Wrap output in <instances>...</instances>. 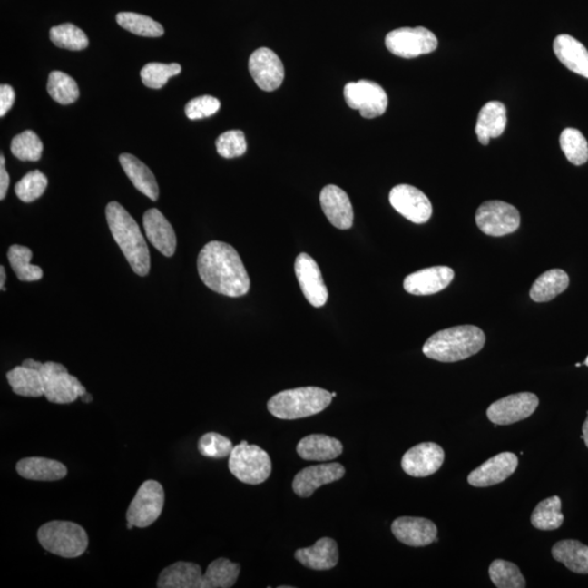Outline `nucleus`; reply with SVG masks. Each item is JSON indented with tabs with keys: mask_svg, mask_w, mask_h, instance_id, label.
Instances as JSON below:
<instances>
[{
	"mask_svg": "<svg viewBox=\"0 0 588 588\" xmlns=\"http://www.w3.org/2000/svg\"><path fill=\"white\" fill-rule=\"evenodd\" d=\"M7 380L15 395L29 397L44 396L42 373L35 359L27 358L20 367L9 370Z\"/></svg>",
	"mask_w": 588,
	"mask_h": 588,
	"instance_id": "5701e85b",
	"label": "nucleus"
},
{
	"mask_svg": "<svg viewBox=\"0 0 588 588\" xmlns=\"http://www.w3.org/2000/svg\"><path fill=\"white\" fill-rule=\"evenodd\" d=\"M158 588H201L203 573L199 564L178 561L161 572Z\"/></svg>",
	"mask_w": 588,
	"mask_h": 588,
	"instance_id": "a878e982",
	"label": "nucleus"
},
{
	"mask_svg": "<svg viewBox=\"0 0 588 588\" xmlns=\"http://www.w3.org/2000/svg\"><path fill=\"white\" fill-rule=\"evenodd\" d=\"M320 205L324 214L335 226L341 230H347L353 225L354 212L348 194L337 185H326L321 190Z\"/></svg>",
	"mask_w": 588,
	"mask_h": 588,
	"instance_id": "412c9836",
	"label": "nucleus"
},
{
	"mask_svg": "<svg viewBox=\"0 0 588 588\" xmlns=\"http://www.w3.org/2000/svg\"><path fill=\"white\" fill-rule=\"evenodd\" d=\"M5 267L0 266V289H2V291H5Z\"/></svg>",
	"mask_w": 588,
	"mask_h": 588,
	"instance_id": "3c124183",
	"label": "nucleus"
},
{
	"mask_svg": "<svg viewBox=\"0 0 588 588\" xmlns=\"http://www.w3.org/2000/svg\"><path fill=\"white\" fill-rule=\"evenodd\" d=\"M584 364L588 367V357L586 358Z\"/></svg>",
	"mask_w": 588,
	"mask_h": 588,
	"instance_id": "5fc2aeb1",
	"label": "nucleus"
},
{
	"mask_svg": "<svg viewBox=\"0 0 588 588\" xmlns=\"http://www.w3.org/2000/svg\"><path fill=\"white\" fill-rule=\"evenodd\" d=\"M490 580L498 588H524L526 582L524 576L514 564L503 559L493 561L489 566Z\"/></svg>",
	"mask_w": 588,
	"mask_h": 588,
	"instance_id": "4c0bfd02",
	"label": "nucleus"
},
{
	"mask_svg": "<svg viewBox=\"0 0 588 588\" xmlns=\"http://www.w3.org/2000/svg\"><path fill=\"white\" fill-rule=\"evenodd\" d=\"M228 466L234 477L249 485L264 483L271 473L270 455L260 446L249 445L245 440L234 446Z\"/></svg>",
	"mask_w": 588,
	"mask_h": 588,
	"instance_id": "423d86ee",
	"label": "nucleus"
},
{
	"mask_svg": "<svg viewBox=\"0 0 588 588\" xmlns=\"http://www.w3.org/2000/svg\"><path fill=\"white\" fill-rule=\"evenodd\" d=\"M390 204L403 217L414 223H425L433 214V206L421 190L408 184H399L391 190Z\"/></svg>",
	"mask_w": 588,
	"mask_h": 588,
	"instance_id": "ddd939ff",
	"label": "nucleus"
},
{
	"mask_svg": "<svg viewBox=\"0 0 588 588\" xmlns=\"http://www.w3.org/2000/svg\"><path fill=\"white\" fill-rule=\"evenodd\" d=\"M5 162L4 155L0 156V200H5L10 183L9 174L5 171Z\"/></svg>",
	"mask_w": 588,
	"mask_h": 588,
	"instance_id": "09e8293b",
	"label": "nucleus"
},
{
	"mask_svg": "<svg viewBox=\"0 0 588 588\" xmlns=\"http://www.w3.org/2000/svg\"><path fill=\"white\" fill-rule=\"evenodd\" d=\"M118 24L135 35L144 37H160L163 35V27L150 16L135 13H119Z\"/></svg>",
	"mask_w": 588,
	"mask_h": 588,
	"instance_id": "58836bf2",
	"label": "nucleus"
},
{
	"mask_svg": "<svg viewBox=\"0 0 588 588\" xmlns=\"http://www.w3.org/2000/svg\"><path fill=\"white\" fill-rule=\"evenodd\" d=\"M506 109L503 103L493 101L485 105L478 113L475 132L483 145H488L490 139L499 138L505 132Z\"/></svg>",
	"mask_w": 588,
	"mask_h": 588,
	"instance_id": "c85d7f7f",
	"label": "nucleus"
},
{
	"mask_svg": "<svg viewBox=\"0 0 588 588\" xmlns=\"http://www.w3.org/2000/svg\"><path fill=\"white\" fill-rule=\"evenodd\" d=\"M554 52L566 68L588 79V51L576 38L561 34L554 38Z\"/></svg>",
	"mask_w": 588,
	"mask_h": 588,
	"instance_id": "cd10ccee",
	"label": "nucleus"
},
{
	"mask_svg": "<svg viewBox=\"0 0 588 588\" xmlns=\"http://www.w3.org/2000/svg\"><path fill=\"white\" fill-rule=\"evenodd\" d=\"M581 365H582L581 363H576L575 367H576V368H580Z\"/></svg>",
	"mask_w": 588,
	"mask_h": 588,
	"instance_id": "6e6d98bb",
	"label": "nucleus"
},
{
	"mask_svg": "<svg viewBox=\"0 0 588 588\" xmlns=\"http://www.w3.org/2000/svg\"><path fill=\"white\" fill-rule=\"evenodd\" d=\"M119 161L134 187L146 195L147 198L156 201L158 195H160V189H158L155 176L151 172V169L144 162H142L139 158L127 154V152L120 155Z\"/></svg>",
	"mask_w": 588,
	"mask_h": 588,
	"instance_id": "c756f323",
	"label": "nucleus"
},
{
	"mask_svg": "<svg viewBox=\"0 0 588 588\" xmlns=\"http://www.w3.org/2000/svg\"><path fill=\"white\" fill-rule=\"evenodd\" d=\"M455 278V271L446 266H434L406 277L403 288L414 296H430L444 290Z\"/></svg>",
	"mask_w": 588,
	"mask_h": 588,
	"instance_id": "aec40b11",
	"label": "nucleus"
},
{
	"mask_svg": "<svg viewBox=\"0 0 588 588\" xmlns=\"http://www.w3.org/2000/svg\"><path fill=\"white\" fill-rule=\"evenodd\" d=\"M294 558L309 569L325 571L335 568L339 561V552L334 539L323 537L312 547L298 549Z\"/></svg>",
	"mask_w": 588,
	"mask_h": 588,
	"instance_id": "b1692460",
	"label": "nucleus"
},
{
	"mask_svg": "<svg viewBox=\"0 0 588 588\" xmlns=\"http://www.w3.org/2000/svg\"><path fill=\"white\" fill-rule=\"evenodd\" d=\"M343 94L348 106L358 111L367 119L381 116L388 106V96L385 90L373 81L350 82L345 86Z\"/></svg>",
	"mask_w": 588,
	"mask_h": 588,
	"instance_id": "9b49d317",
	"label": "nucleus"
},
{
	"mask_svg": "<svg viewBox=\"0 0 588 588\" xmlns=\"http://www.w3.org/2000/svg\"><path fill=\"white\" fill-rule=\"evenodd\" d=\"M582 430H583L582 439H584L585 445L588 448V414H587L586 421L584 422V424H583Z\"/></svg>",
	"mask_w": 588,
	"mask_h": 588,
	"instance_id": "8fccbe9b",
	"label": "nucleus"
},
{
	"mask_svg": "<svg viewBox=\"0 0 588 588\" xmlns=\"http://www.w3.org/2000/svg\"><path fill=\"white\" fill-rule=\"evenodd\" d=\"M331 396H332V397H336V392H331Z\"/></svg>",
	"mask_w": 588,
	"mask_h": 588,
	"instance_id": "4d7b16f0",
	"label": "nucleus"
},
{
	"mask_svg": "<svg viewBox=\"0 0 588 588\" xmlns=\"http://www.w3.org/2000/svg\"><path fill=\"white\" fill-rule=\"evenodd\" d=\"M345 474L346 468L340 463H324V465L305 467L293 478V492L299 497H310L316 489L339 481Z\"/></svg>",
	"mask_w": 588,
	"mask_h": 588,
	"instance_id": "f3484780",
	"label": "nucleus"
},
{
	"mask_svg": "<svg viewBox=\"0 0 588 588\" xmlns=\"http://www.w3.org/2000/svg\"><path fill=\"white\" fill-rule=\"evenodd\" d=\"M561 150L566 158L575 166L584 165L588 161V143L581 131L566 128L560 135Z\"/></svg>",
	"mask_w": 588,
	"mask_h": 588,
	"instance_id": "e433bc0d",
	"label": "nucleus"
},
{
	"mask_svg": "<svg viewBox=\"0 0 588 588\" xmlns=\"http://www.w3.org/2000/svg\"><path fill=\"white\" fill-rule=\"evenodd\" d=\"M569 276L563 270H550L539 276L533 283L530 296L533 301H552L569 287Z\"/></svg>",
	"mask_w": 588,
	"mask_h": 588,
	"instance_id": "2f4dec72",
	"label": "nucleus"
},
{
	"mask_svg": "<svg viewBox=\"0 0 588 588\" xmlns=\"http://www.w3.org/2000/svg\"><path fill=\"white\" fill-rule=\"evenodd\" d=\"M386 47L401 58H416L436 51L437 37L426 27H400L387 34Z\"/></svg>",
	"mask_w": 588,
	"mask_h": 588,
	"instance_id": "1a4fd4ad",
	"label": "nucleus"
},
{
	"mask_svg": "<svg viewBox=\"0 0 588 588\" xmlns=\"http://www.w3.org/2000/svg\"><path fill=\"white\" fill-rule=\"evenodd\" d=\"M241 565L227 558H218L207 566L201 588H230L238 580Z\"/></svg>",
	"mask_w": 588,
	"mask_h": 588,
	"instance_id": "473e14b6",
	"label": "nucleus"
},
{
	"mask_svg": "<svg viewBox=\"0 0 588 588\" xmlns=\"http://www.w3.org/2000/svg\"><path fill=\"white\" fill-rule=\"evenodd\" d=\"M475 220L487 236L503 237L519 229L521 216L514 205L503 201H487L478 207Z\"/></svg>",
	"mask_w": 588,
	"mask_h": 588,
	"instance_id": "9d476101",
	"label": "nucleus"
},
{
	"mask_svg": "<svg viewBox=\"0 0 588 588\" xmlns=\"http://www.w3.org/2000/svg\"><path fill=\"white\" fill-rule=\"evenodd\" d=\"M180 73H181V65L179 64L151 63L141 70V78L145 86L160 90L166 85L169 79Z\"/></svg>",
	"mask_w": 588,
	"mask_h": 588,
	"instance_id": "79ce46f5",
	"label": "nucleus"
},
{
	"mask_svg": "<svg viewBox=\"0 0 588 588\" xmlns=\"http://www.w3.org/2000/svg\"><path fill=\"white\" fill-rule=\"evenodd\" d=\"M553 557L558 563L564 564L576 574H588V546L575 541L564 539L554 544L552 550Z\"/></svg>",
	"mask_w": 588,
	"mask_h": 588,
	"instance_id": "7c9ffc66",
	"label": "nucleus"
},
{
	"mask_svg": "<svg viewBox=\"0 0 588 588\" xmlns=\"http://www.w3.org/2000/svg\"><path fill=\"white\" fill-rule=\"evenodd\" d=\"M48 94L54 102L62 105H69L78 100L80 95L79 86L76 82L62 71H53L49 74L47 83Z\"/></svg>",
	"mask_w": 588,
	"mask_h": 588,
	"instance_id": "c9c22d12",
	"label": "nucleus"
},
{
	"mask_svg": "<svg viewBox=\"0 0 588 588\" xmlns=\"http://www.w3.org/2000/svg\"><path fill=\"white\" fill-rule=\"evenodd\" d=\"M43 143L35 132L26 130L11 142V152L22 162H37L41 160Z\"/></svg>",
	"mask_w": 588,
	"mask_h": 588,
	"instance_id": "a19ab883",
	"label": "nucleus"
},
{
	"mask_svg": "<svg viewBox=\"0 0 588 588\" xmlns=\"http://www.w3.org/2000/svg\"><path fill=\"white\" fill-rule=\"evenodd\" d=\"M233 448L230 439L214 432L201 436L198 444L200 454L211 459H223L230 456Z\"/></svg>",
	"mask_w": 588,
	"mask_h": 588,
	"instance_id": "c03bdc74",
	"label": "nucleus"
},
{
	"mask_svg": "<svg viewBox=\"0 0 588 588\" xmlns=\"http://www.w3.org/2000/svg\"><path fill=\"white\" fill-rule=\"evenodd\" d=\"M294 270H296L299 287H301L309 303L315 308L324 307L328 299V290H327L318 263L309 254L301 253L298 255Z\"/></svg>",
	"mask_w": 588,
	"mask_h": 588,
	"instance_id": "dca6fc26",
	"label": "nucleus"
},
{
	"mask_svg": "<svg viewBox=\"0 0 588 588\" xmlns=\"http://www.w3.org/2000/svg\"><path fill=\"white\" fill-rule=\"evenodd\" d=\"M445 461V451L435 443H422L412 446L402 456L401 466L407 475L427 477L439 470Z\"/></svg>",
	"mask_w": 588,
	"mask_h": 588,
	"instance_id": "2eb2a0df",
	"label": "nucleus"
},
{
	"mask_svg": "<svg viewBox=\"0 0 588 588\" xmlns=\"http://www.w3.org/2000/svg\"><path fill=\"white\" fill-rule=\"evenodd\" d=\"M519 466L517 456L512 452H501V454L490 457L470 473L467 477L468 484L473 487H490L494 485L503 483L509 478Z\"/></svg>",
	"mask_w": 588,
	"mask_h": 588,
	"instance_id": "a211bd4d",
	"label": "nucleus"
},
{
	"mask_svg": "<svg viewBox=\"0 0 588 588\" xmlns=\"http://www.w3.org/2000/svg\"><path fill=\"white\" fill-rule=\"evenodd\" d=\"M330 392L318 387L283 390L270 397L267 408L280 419H298L316 416L330 406Z\"/></svg>",
	"mask_w": 588,
	"mask_h": 588,
	"instance_id": "20e7f679",
	"label": "nucleus"
},
{
	"mask_svg": "<svg viewBox=\"0 0 588 588\" xmlns=\"http://www.w3.org/2000/svg\"><path fill=\"white\" fill-rule=\"evenodd\" d=\"M201 281L211 290L226 297H243L250 280L236 249L225 242L211 241L201 249L198 259Z\"/></svg>",
	"mask_w": 588,
	"mask_h": 588,
	"instance_id": "f257e3e1",
	"label": "nucleus"
},
{
	"mask_svg": "<svg viewBox=\"0 0 588 588\" xmlns=\"http://www.w3.org/2000/svg\"><path fill=\"white\" fill-rule=\"evenodd\" d=\"M82 400H83L84 402H91L92 401V396H90L89 394H86L83 397H82Z\"/></svg>",
	"mask_w": 588,
	"mask_h": 588,
	"instance_id": "603ef678",
	"label": "nucleus"
},
{
	"mask_svg": "<svg viewBox=\"0 0 588 588\" xmlns=\"http://www.w3.org/2000/svg\"><path fill=\"white\" fill-rule=\"evenodd\" d=\"M32 250L24 245H11L8 250V260L11 269L21 281H37L43 277L40 266L31 264Z\"/></svg>",
	"mask_w": 588,
	"mask_h": 588,
	"instance_id": "f704fd0d",
	"label": "nucleus"
},
{
	"mask_svg": "<svg viewBox=\"0 0 588 588\" xmlns=\"http://www.w3.org/2000/svg\"><path fill=\"white\" fill-rule=\"evenodd\" d=\"M48 185L45 174L40 171L30 172L15 184L16 196L24 203L40 199Z\"/></svg>",
	"mask_w": 588,
	"mask_h": 588,
	"instance_id": "37998d69",
	"label": "nucleus"
},
{
	"mask_svg": "<svg viewBox=\"0 0 588 588\" xmlns=\"http://www.w3.org/2000/svg\"><path fill=\"white\" fill-rule=\"evenodd\" d=\"M15 91L8 84L0 86V117H4L13 107L15 103Z\"/></svg>",
	"mask_w": 588,
	"mask_h": 588,
	"instance_id": "de8ad7c7",
	"label": "nucleus"
},
{
	"mask_svg": "<svg viewBox=\"0 0 588 588\" xmlns=\"http://www.w3.org/2000/svg\"><path fill=\"white\" fill-rule=\"evenodd\" d=\"M15 470L21 477L37 482H57L68 475V468L62 462L40 456L21 459Z\"/></svg>",
	"mask_w": 588,
	"mask_h": 588,
	"instance_id": "393cba45",
	"label": "nucleus"
},
{
	"mask_svg": "<svg viewBox=\"0 0 588 588\" xmlns=\"http://www.w3.org/2000/svg\"><path fill=\"white\" fill-rule=\"evenodd\" d=\"M397 541L411 547H425L437 538V526L424 517L401 516L391 524Z\"/></svg>",
	"mask_w": 588,
	"mask_h": 588,
	"instance_id": "6ab92c4d",
	"label": "nucleus"
},
{
	"mask_svg": "<svg viewBox=\"0 0 588 588\" xmlns=\"http://www.w3.org/2000/svg\"><path fill=\"white\" fill-rule=\"evenodd\" d=\"M486 337L476 326L451 327L436 332L425 342L423 353L435 361L452 363L475 356L482 350Z\"/></svg>",
	"mask_w": 588,
	"mask_h": 588,
	"instance_id": "7ed1b4c3",
	"label": "nucleus"
},
{
	"mask_svg": "<svg viewBox=\"0 0 588 588\" xmlns=\"http://www.w3.org/2000/svg\"><path fill=\"white\" fill-rule=\"evenodd\" d=\"M343 446L340 440L323 434L309 435L299 440L297 452L299 457L307 461H331L342 454Z\"/></svg>",
	"mask_w": 588,
	"mask_h": 588,
	"instance_id": "bb28decb",
	"label": "nucleus"
},
{
	"mask_svg": "<svg viewBox=\"0 0 588 588\" xmlns=\"http://www.w3.org/2000/svg\"><path fill=\"white\" fill-rule=\"evenodd\" d=\"M38 542L46 552L65 559L78 558L89 547L83 527L69 521H51L37 531Z\"/></svg>",
	"mask_w": 588,
	"mask_h": 588,
	"instance_id": "39448f33",
	"label": "nucleus"
},
{
	"mask_svg": "<svg viewBox=\"0 0 588 588\" xmlns=\"http://www.w3.org/2000/svg\"><path fill=\"white\" fill-rule=\"evenodd\" d=\"M539 405L532 392H520L503 397L487 408L489 421L495 425H510L530 417Z\"/></svg>",
	"mask_w": 588,
	"mask_h": 588,
	"instance_id": "f8f14e48",
	"label": "nucleus"
},
{
	"mask_svg": "<svg viewBox=\"0 0 588 588\" xmlns=\"http://www.w3.org/2000/svg\"><path fill=\"white\" fill-rule=\"evenodd\" d=\"M106 218L114 241L122 249L131 269L141 277L149 274L150 250L133 217L118 201H111L106 207Z\"/></svg>",
	"mask_w": 588,
	"mask_h": 588,
	"instance_id": "f03ea898",
	"label": "nucleus"
},
{
	"mask_svg": "<svg viewBox=\"0 0 588 588\" xmlns=\"http://www.w3.org/2000/svg\"><path fill=\"white\" fill-rule=\"evenodd\" d=\"M220 108V102L217 98L205 95L193 98L185 106V114L191 120L203 119L212 116Z\"/></svg>",
	"mask_w": 588,
	"mask_h": 588,
	"instance_id": "49530a36",
	"label": "nucleus"
},
{
	"mask_svg": "<svg viewBox=\"0 0 588 588\" xmlns=\"http://www.w3.org/2000/svg\"><path fill=\"white\" fill-rule=\"evenodd\" d=\"M564 521V516L561 512V500L558 495L541 501L531 516L532 525L541 531L558 530Z\"/></svg>",
	"mask_w": 588,
	"mask_h": 588,
	"instance_id": "72a5a7b5",
	"label": "nucleus"
},
{
	"mask_svg": "<svg viewBox=\"0 0 588 588\" xmlns=\"http://www.w3.org/2000/svg\"><path fill=\"white\" fill-rule=\"evenodd\" d=\"M143 225L149 241L162 255L171 258L176 252L177 238L165 216L156 209L149 210L143 216Z\"/></svg>",
	"mask_w": 588,
	"mask_h": 588,
	"instance_id": "4be33fe9",
	"label": "nucleus"
},
{
	"mask_svg": "<svg viewBox=\"0 0 588 588\" xmlns=\"http://www.w3.org/2000/svg\"><path fill=\"white\" fill-rule=\"evenodd\" d=\"M43 377L44 397L56 405H68L87 394L78 378L70 375L63 364L38 362Z\"/></svg>",
	"mask_w": 588,
	"mask_h": 588,
	"instance_id": "0eeeda50",
	"label": "nucleus"
},
{
	"mask_svg": "<svg viewBox=\"0 0 588 588\" xmlns=\"http://www.w3.org/2000/svg\"><path fill=\"white\" fill-rule=\"evenodd\" d=\"M165 492L160 482L149 479L141 485L127 510V522L134 527H149L161 516Z\"/></svg>",
	"mask_w": 588,
	"mask_h": 588,
	"instance_id": "6e6552de",
	"label": "nucleus"
},
{
	"mask_svg": "<svg viewBox=\"0 0 588 588\" xmlns=\"http://www.w3.org/2000/svg\"><path fill=\"white\" fill-rule=\"evenodd\" d=\"M249 70L256 85L266 92L277 90L285 79V67L270 48L261 47L250 54Z\"/></svg>",
	"mask_w": 588,
	"mask_h": 588,
	"instance_id": "4468645a",
	"label": "nucleus"
},
{
	"mask_svg": "<svg viewBox=\"0 0 588 588\" xmlns=\"http://www.w3.org/2000/svg\"><path fill=\"white\" fill-rule=\"evenodd\" d=\"M49 36L54 45L69 51H82L89 46V38L85 33L74 24H64L54 26L49 32Z\"/></svg>",
	"mask_w": 588,
	"mask_h": 588,
	"instance_id": "ea45409f",
	"label": "nucleus"
},
{
	"mask_svg": "<svg viewBox=\"0 0 588 588\" xmlns=\"http://www.w3.org/2000/svg\"><path fill=\"white\" fill-rule=\"evenodd\" d=\"M127 527H128V530H132V528H133L134 526H133L132 524H131V523L128 522V523H127Z\"/></svg>",
	"mask_w": 588,
	"mask_h": 588,
	"instance_id": "864d4df0",
	"label": "nucleus"
},
{
	"mask_svg": "<svg viewBox=\"0 0 588 588\" xmlns=\"http://www.w3.org/2000/svg\"><path fill=\"white\" fill-rule=\"evenodd\" d=\"M218 154L223 158H236L247 152L248 144L242 131L231 130L220 135L216 141Z\"/></svg>",
	"mask_w": 588,
	"mask_h": 588,
	"instance_id": "a18cd8bd",
	"label": "nucleus"
}]
</instances>
